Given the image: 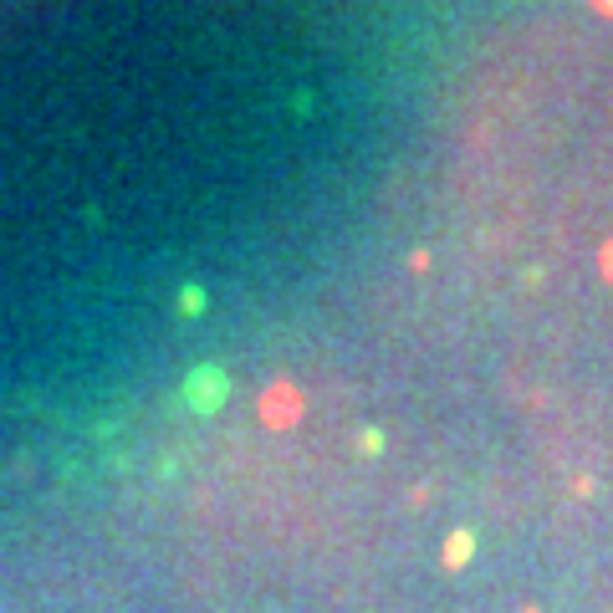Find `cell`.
<instances>
[{
    "label": "cell",
    "mask_w": 613,
    "mask_h": 613,
    "mask_svg": "<svg viewBox=\"0 0 613 613\" xmlns=\"http://www.w3.org/2000/svg\"><path fill=\"white\" fill-rule=\"evenodd\" d=\"M603 5H613V0H603Z\"/></svg>",
    "instance_id": "1"
}]
</instances>
